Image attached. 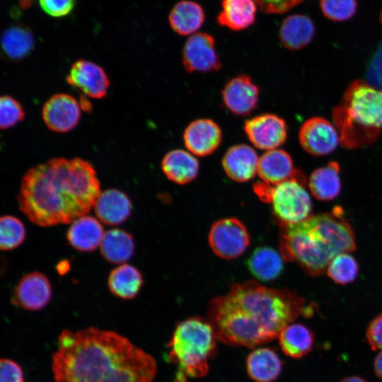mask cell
Masks as SVG:
<instances>
[{
    "label": "cell",
    "instance_id": "cell-26",
    "mask_svg": "<svg viewBox=\"0 0 382 382\" xmlns=\"http://www.w3.org/2000/svg\"><path fill=\"white\" fill-rule=\"evenodd\" d=\"M315 32L312 21L303 15L287 16L279 28V39L286 49L296 50L304 47L313 39Z\"/></svg>",
    "mask_w": 382,
    "mask_h": 382
},
{
    "label": "cell",
    "instance_id": "cell-6",
    "mask_svg": "<svg viewBox=\"0 0 382 382\" xmlns=\"http://www.w3.org/2000/svg\"><path fill=\"white\" fill-rule=\"evenodd\" d=\"M339 120L345 132H378L382 128V90L363 81L354 82L347 90L338 110Z\"/></svg>",
    "mask_w": 382,
    "mask_h": 382
},
{
    "label": "cell",
    "instance_id": "cell-28",
    "mask_svg": "<svg viewBox=\"0 0 382 382\" xmlns=\"http://www.w3.org/2000/svg\"><path fill=\"white\" fill-rule=\"evenodd\" d=\"M1 46L7 59L15 62L22 60L34 49V35L31 30L25 25H11L2 33Z\"/></svg>",
    "mask_w": 382,
    "mask_h": 382
},
{
    "label": "cell",
    "instance_id": "cell-17",
    "mask_svg": "<svg viewBox=\"0 0 382 382\" xmlns=\"http://www.w3.org/2000/svg\"><path fill=\"white\" fill-rule=\"evenodd\" d=\"M257 175L262 182L270 185L305 178L294 168L290 155L279 149L267 151L259 158Z\"/></svg>",
    "mask_w": 382,
    "mask_h": 382
},
{
    "label": "cell",
    "instance_id": "cell-11",
    "mask_svg": "<svg viewBox=\"0 0 382 382\" xmlns=\"http://www.w3.org/2000/svg\"><path fill=\"white\" fill-rule=\"evenodd\" d=\"M81 108L73 96L57 93L50 97L42 110L43 121L47 128L58 133L68 132L79 124Z\"/></svg>",
    "mask_w": 382,
    "mask_h": 382
},
{
    "label": "cell",
    "instance_id": "cell-10",
    "mask_svg": "<svg viewBox=\"0 0 382 382\" xmlns=\"http://www.w3.org/2000/svg\"><path fill=\"white\" fill-rule=\"evenodd\" d=\"M244 131L255 147L266 151L284 144L287 134L285 121L272 113H263L247 120Z\"/></svg>",
    "mask_w": 382,
    "mask_h": 382
},
{
    "label": "cell",
    "instance_id": "cell-41",
    "mask_svg": "<svg viewBox=\"0 0 382 382\" xmlns=\"http://www.w3.org/2000/svg\"><path fill=\"white\" fill-rule=\"evenodd\" d=\"M339 382H368V381L360 376H352L345 377Z\"/></svg>",
    "mask_w": 382,
    "mask_h": 382
},
{
    "label": "cell",
    "instance_id": "cell-38",
    "mask_svg": "<svg viewBox=\"0 0 382 382\" xmlns=\"http://www.w3.org/2000/svg\"><path fill=\"white\" fill-rule=\"evenodd\" d=\"M260 10L267 14H280L288 11L302 0H255Z\"/></svg>",
    "mask_w": 382,
    "mask_h": 382
},
{
    "label": "cell",
    "instance_id": "cell-18",
    "mask_svg": "<svg viewBox=\"0 0 382 382\" xmlns=\"http://www.w3.org/2000/svg\"><path fill=\"white\" fill-rule=\"evenodd\" d=\"M258 162L256 151L245 144L231 146L221 159L226 175L239 183L247 182L257 173Z\"/></svg>",
    "mask_w": 382,
    "mask_h": 382
},
{
    "label": "cell",
    "instance_id": "cell-20",
    "mask_svg": "<svg viewBox=\"0 0 382 382\" xmlns=\"http://www.w3.org/2000/svg\"><path fill=\"white\" fill-rule=\"evenodd\" d=\"M163 173L170 181L184 185L195 180L199 170V163L195 155L183 149H173L161 160Z\"/></svg>",
    "mask_w": 382,
    "mask_h": 382
},
{
    "label": "cell",
    "instance_id": "cell-13",
    "mask_svg": "<svg viewBox=\"0 0 382 382\" xmlns=\"http://www.w3.org/2000/svg\"><path fill=\"white\" fill-rule=\"evenodd\" d=\"M66 80L70 86L95 99L104 98L110 84L103 68L86 59H79L71 65Z\"/></svg>",
    "mask_w": 382,
    "mask_h": 382
},
{
    "label": "cell",
    "instance_id": "cell-7",
    "mask_svg": "<svg viewBox=\"0 0 382 382\" xmlns=\"http://www.w3.org/2000/svg\"><path fill=\"white\" fill-rule=\"evenodd\" d=\"M305 183V178L277 185L262 181L255 183L253 190L261 200L271 203L274 218L282 227L300 223L311 216L312 203Z\"/></svg>",
    "mask_w": 382,
    "mask_h": 382
},
{
    "label": "cell",
    "instance_id": "cell-39",
    "mask_svg": "<svg viewBox=\"0 0 382 382\" xmlns=\"http://www.w3.org/2000/svg\"><path fill=\"white\" fill-rule=\"evenodd\" d=\"M366 338L372 350H382V313L369 323L366 330Z\"/></svg>",
    "mask_w": 382,
    "mask_h": 382
},
{
    "label": "cell",
    "instance_id": "cell-21",
    "mask_svg": "<svg viewBox=\"0 0 382 382\" xmlns=\"http://www.w3.org/2000/svg\"><path fill=\"white\" fill-rule=\"evenodd\" d=\"M104 234L99 220L85 215L71 223L66 233V238L76 250L91 252L100 247Z\"/></svg>",
    "mask_w": 382,
    "mask_h": 382
},
{
    "label": "cell",
    "instance_id": "cell-25",
    "mask_svg": "<svg viewBox=\"0 0 382 382\" xmlns=\"http://www.w3.org/2000/svg\"><path fill=\"white\" fill-rule=\"evenodd\" d=\"M279 345L288 357L300 359L313 349L315 337L312 330L302 323H290L278 336Z\"/></svg>",
    "mask_w": 382,
    "mask_h": 382
},
{
    "label": "cell",
    "instance_id": "cell-32",
    "mask_svg": "<svg viewBox=\"0 0 382 382\" xmlns=\"http://www.w3.org/2000/svg\"><path fill=\"white\" fill-rule=\"evenodd\" d=\"M328 276L335 283L345 285L354 281L359 265L354 257L348 253L335 256L326 269Z\"/></svg>",
    "mask_w": 382,
    "mask_h": 382
},
{
    "label": "cell",
    "instance_id": "cell-30",
    "mask_svg": "<svg viewBox=\"0 0 382 382\" xmlns=\"http://www.w3.org/2000/svg\"><path fill=\"white\" fill-rule=\"evenodd\" d=\"M143 282L141 273L135 267L127 263L111 270L108 279V285L111 293L125 300L135 298Z\"/></svg>",
    "mask_w": 382,
    "mask_h": 382
},
{
    "label": "cell",
    "instance_id": "cell-33",
    "mask_svg": "<svg viewBox=\"0 0 382 382\" xmlns=\"http://www.w3.org/2000/svg\"><path fill=\"white\" fill-rule=\"evenodd\" d=\"M25 228L22 221L12 215H4L0 219V248L11 250L18 247L25 240Z\"/></svg>",
    "mask_w": 382,
    "mask_h": 382
},
{
    "label": "cell",
    "instance_id": "cell-42",
    "mask_svg": "<svg viewBox=\"0 0 382 382\" xmlns=\"http://www.w3.org/2000/svg\"><path fill=\"white\" fill-rule=\"evenodd\" d=\"M79 104L81 110L84 111H89L91 110V104L86 98L81 97Z\"/></svg>",
    "mask_w": 382,
    "mask_h": 382
},
{
    "label": "cell",
    "instance_id": "cell-27",
    "mask_svg": "<svg viewBox=\"0 0 382 382\" xmlns=\"http://www.w3.org/2000/svg\"><path fill=\"white\" fill-rule=\"evenodd\" d=\"M308 187L318 200L330 201L336 198L341 191L339 164L331 161L315 170L310 175Z\"/></svg>",
    "mask_w": 382,
    "mask_h": 382
},
{
    "label": "cell",
    "instance_id": "cell-4",
    "mask_svg": "<svg viewBox=\"0 0 382 382\" xmlns=\"http://www.w3.org/2000/svg\"><path fill=\"white\" fill-rule=\"evenodd\" d=\"M281 228L279 250L284 260L297 263L311 276L322 274L335 256L356 248L354 231L338 206Z\"/></svg>",
    "mask_w": 382,
    "mask_h": 382
},
{
    "label": "cell",
    "instance_id": "cell-34",
    "mask_svg": "<svg viewBox=\"0 0 382 382\" xmlns=\"http://www.w3.org/2000/svg\"><path fill=\"white\" fill-rule=\"evenodd\" d=\"M25 112L21 104L8 95L0 98V127L8 129L23 120Z\"/></svg>",
    "mask_w": 382,
    "mask_h": 382
},
{
    "label": "cell",
    "instance_id": "cell-8",
    "mask_svg": "<svg viewBox=\"0 0 382 382\" xmlns=\"http://www.w3.org/2000/svg\"><path fill=\"white\" fill-rule=\"evenodd\" d=\"M209 243L219 257L231 260L241 255L250 244V236L243 224L236 218L216 221L211 227Z\"/></svg>",
    "mask_w": 382,
    "mask_h": 382
},
{
    "label": "cell",
    "instance_id": "cell-23",
    "mask_svg": "<svg viewBox=\"0 0 382 382\" xmlns=\"http://www.w3.org/2000/svg\"><path fill=\"white\" fill-rule=\"evenodd\" d=\"M257 5L255 0H222L217 23L235 31L246 29L255 21Z\"/></svg>",
    "mask_w": 382,
    "mask_h": 382
},
{
    "label": "cell",
    "instance_id": "cell-15",
    "mask_svg": "<svg viewBox=\"0 0 382 382\" xmlns=\"http://www.w3.org/2000/svg\"><path fill=\"white\" fill-rule=\"evenodd\" d=\"M52 295V286L48 278L40 272H32L18 282L12 301L25 310L36 311L47 306Z\"/></svg>",
    "mask_w": 382,
    "mask_h": 382
},
{
    "label": "cell",
    "instance_id": "cell-1",
    "mask_svg": "<svg viewBox=\"0 0 382 382\" xmlns=\"http://www.w3.org/2000/svg\"><path fill=\"white\" fill-rule=\"evenodd\" d=\"M54 382H154V358L115 331L63 330L52 354Z\"/></svg>",
    "mask_w": 382,
    "mask_h": 382
},
{
    "label": "cell",
    "instance_id": "cell-22",
    "mask_svg": "<svg viewBox=\"0 0 382 382\" xmlns=\"http://www.w3.org/2000/svg\"><path fill=\"white\" fill-rule=\"evenodd\" d=\"M283 361L270 347H260L251 352L246 359V371L255 382H272L282 371Z\"/></svg>",
    "mask_w": 382,
    "mask_h": 382
},
{
    "label": "cell",
    "instance_id": "cell-3",
    "mask_svg": "<svg viewBox=\"0 0 382 382\" xmlns=\"http://www.w3.org/2000/svg\"><path fill=\"white\" fill-rule=\"evenodd\" d=\"M93 166L81 158H54L23 175L17 202L33 224L50 227L87 215L100 194Z\"/></svg>",
    "mask_w": 382,
    "mask_h": 382
},
{
    "label": "cell",
    "instance_id": "cell-16",
    "mask_svg": "<svg viewBox=\"0 0 382 382\" xmlns=\"http://www.w3.org/2000/svg\"><path fill=\"white\" fill-rule=\"evenodd\" d=\"M221 139L220 127L209 118H200L191 122L183 132L186 149L196 156L212 154L218 149Z\"/></svg>",
    "mask_w": 382,
    "mask_h": 382
},
{
    "label": "cell",
    "instance_id": "cell-36",
    "mask_svg": "<svg viewBox=\"0 0 382 382\" xmlns=\"http://www.w3.org/2000/svg\"><path fill=\"white\" fill-rule=\"evenodd\" d=\"M40 8L48 16L62 18L74 9L76 0H38Z\"/></svg>",
    "mask_w": 382,
    "mask_h": 382
},
{
    "label": "cell",
    "instance_id": "cell-43",
    "mask_svg": "<svg viewBox=\"0 0 382 382\" xmlns=\"http://www.w3.org/2000/svg\"><path fill=\"white\" fill-rule=\"evenodd\" d=\"M381 23H382V12H381Z\"/></svg>",
    "mask_w": 382,
    "mask_h": 382
},
{
    "label": "cell",
    "instance_id": "cell-35",
    "mask_svg": "<svg viewBox=\"0 0 382 382\" xmlns=\"http://www.w3.org/2000/svg\"><path fill=\"white\" fill-rule=\"evenodd\" d=\"M323 13L333 21H345L350 18L357 8L356 0H321Z\"/></svg>",
    "mask_w": 382,
    "mask_h": 382
},
{
    "label": "cell",
    "instance_id": "cell-37",
    "mask_svg": "<svg viewBox=\"0 0 382 382\" xmlns=\"http://www.w3.org/2000/svg\"><path fill=\"white\" fill-rule=\"evenodd\" d=\"M0 382H24L23 371L21 365L13 359L1 358Z\"/></svg>",
    "mask_w": 382,
    "mask_h": 382
},
{
    "label": "cell",
    "instance_id": "cell-29",
    "mask_svg": "<svg viewBox=\"0 0 382 382\" xmlns=\"http://www.w3.org/2000/svg\"><path fill=\"white\" fill-rule=\"evenodd\" d=\"M100 251L103 257L108 262L125 264L132 257L134 252L133 237L122 229H110L105 232Z\"/></svg>",
    "mask_w": 382,
    "mask_h": 382
},
{
    "label": "cell",
    "instance_id": "cell-12",
    "mask_svg": "<svg viewBox=\"0 0 382 382\" xmlns=\"http://www.w3.org/2000/svg\"><path fill=\"white\" fill-rule=\"evenodd\" d=\"M299 141L303 149L311 155L325 156L338 145L340 137L335 127L327 120L314 117L301 127Z\"/></svg>",
    "mask_w": 382,
    "mask_h": 382
},
{
    "label": "cell",
    "instance_id": "cell-2",
    "mask_svg": "<svg viewBox=\"0 0 382 382\" xmlns=\"http://www.w3.org/2000/svg\"><path fill=\"white\" fill-rule=\"evenodd\" d=\"M306 310L305 300L296 292L250 281L236 284L225 295L212 299L207 319L217 340L251 348L278 337Z\"/></svg>",
    "mask_w": 382,
    "mask_h": 382
},
{
    "label": "cell",
    "instance_id": "cell-14",
    "mask_svg": "<svg viewBox=\"0 0 382 382\" xmlns=\"http://www.w3.org/2000/svg\"><path fill=\"white\" fill-rule=\"evenodd\" d=\"M259 93L258 86L245 74L230 79L221 91L226 108L238 116L248 115L257 108Z\"/></svg>",
    "mask_w": 382,
    "mask_h": 382
},
{
    "label": "cell",
    "instance_id": "cell-19",
    "mask_svg": "<svg viewBox=\"0 0 382 382\" xmlns=\"http://www.w3.org/2000/svg\"><path fill=\"white\" fill-rule=\"evenodd\" d=\"M93 209L100 221L108 226H117L130 216L132 202L124 192L108 189L100 192Z\"/></svg>",
    "mask_w": 382,
    "mask_h": 382
},
{
    "label": "cell",
    "instance_id": "cell-31",
    "mask_svg": "<svg viewBox=\"0 0 382 382\" xmlns=\"http://www.w3.org/2000/svg\"><path fill=\"white\" fill-rule=\"evenodd\" d=\"M284 258L280 253L270 247L256 248L248 260V266L255 277L261 281L276 279L282 272Z\"/></svg>",
    "mask_w": 382,
    "mask_h": 382
},
{
    "label": "cell",
    "instance_id": "cell-24",
    "mask_svg": "<svg viewBox=\"0 0 382 382\" xmlns=\"http://www.w3.org/2000/svg\"><path fill=\"white\" fill-rule=\"evenodd\" d=\"M205 13L195 1L181 0L174 5L168 15L171 28L180 35L194 34L202 25Z\"/></svg>",
    "mask_w": 382,
    "mask_h": 382
},
{
    "label": "cell",
    "instance_id": "cell-9",
    "mask_svg": "<svg viewBox=\"0 0 382 382\" xmlns=\"http://www.w3.org/2000/svg\"><path fill=\"white\" fill-rule=\"evenodd\" d=\"M182 62L190 73L218 71L221 62L215 40L206 33H195L186 40L182 51Z\"/></svg>",
    "mask_w": 382,
    "mask_h": 382
},
{
    "label": "cell",
    "instance_id": "cell-40",
    "mask_svg": "<svg viewBox=\"0 0 382 382\" xmlns=\"http://www.w3.org/2000/svg\"><path fill=\"white\" fill-rule=\"evenodd\" d=\"M374 369L376 375L382 380V350L375 357Z\"/></svg>",
    "mask_w": 382,
    "mask_h": 382
},
{
    "label": "cell",
    "instance_id": "cell-5",
    "mask_svg": "<svg viewBox=\"0 0 382 382\" xmlns=\"http://www.w3.org/2000/svg\"><path fill=\"white\" fill-rule=\"evenodd\" d=\"M216 337L208 319L192 317L180 322L168 343V357L176 366L173 382L205 376L216 351Z\"/></svg>",
    "mask_w": 382,
    "mask_h": 382
}]
</instances>
